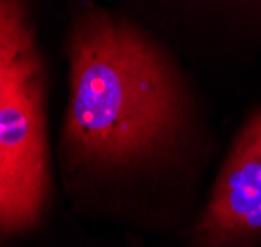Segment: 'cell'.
Here are the masks:
<instances>
[{
    "label": "cell",
    "instance_id": "4",
    "mask_svg": "<svg viewBox=\"0 0 261 247\" xmlns=\"http://www.w3.org/2000/svg\"><path fill=\"white\" fill-rule=\"evenodd\" d=\"M220 12V18H242L261 24V0H196Z\"/></svg>",
    "mask_w": 261,
    "mask_h": 247
},
{
    "label": "cell",
    "instance_id": "1",
    "mask_svg": "<svg viewBox=\"0 0 261 247\" xmlns=\"http://www.w3.org/2000/svg\"><path fill=\"white\" fill-rule=\"evenodd\" d=\"M67 149L98 165H128L183 128L179 73L151 36L124 16L81 4L69 32Z\"/></svg>",
    "mask_w": 261,
    "mask_h": 247
},
{
    "label": "cell",
    "instance_id": "3",
    "mask_svg": "<svg viewBox=\"0 0 261 247\" xmlns=\"http://www.w3.org/2000/svg\"><path fill=\"white\" fill-rule=\"evenodd\" d=\"M36 34L26 0H0V106L16 78L39 61ZM0 230H8L0 190Z\"/></svg>",
    "mask_w": 261,
    "mask_h": 247
},
{
    "label": "cell",
    "instance_id": "2",
    "mask_svg": "<svg viewBox=\"0 0 261 247\" xmlns=\"http://www.w3.org/2000/svg\"><path fill=\"white\" fill-rule=\"evenodd\" d=\"M195 239L198 247H253L261 241V110L238 131Z\"/></svg>",
    "mask_w": 261,
    "mask_h": 247
}]
</instances>
